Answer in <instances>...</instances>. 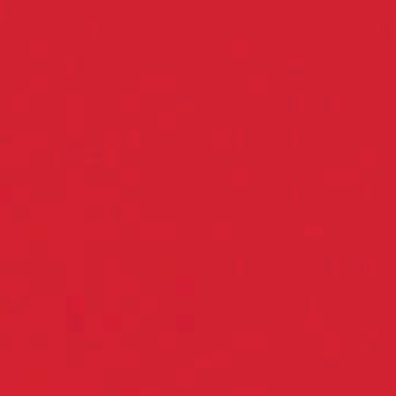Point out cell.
Wrapping results in <instances>:
<instances>
[{
	"label": "cell",
	"instance_id": "8fae6325",
	"mask_svg": "<svg viewBox=\"0 0 396 396\" xmlns=\"http://www.w3.org/2000/svg\"><path fill=\"white\" fill-rule=\"evenodd\" d=\"M289 110H299V112H303V110H305V98L303 96H291L289 98Z\"/></svg>",
	"mask_w": 396,
	"mask_h": 396
},
{
	"label": "cell",
	"instance_id": "6da1fadb",
	"mask_svg": "<svg viewBox=\"0 0 396 396\" xmlns=\"http://www.w3.org/2000/svg\"><path fill=\"white\" fill-rule=\"evenodd\" d=\"M357 340H359V350L361 352H375L380 345H378V331H361L359 335H357Z\"/></svg>",
	"mask_w": 396,
	"mask_h": 396
},
{
	"label": "cell",
	"instance_id": "7c38bea8",
	"mask_svg": "<svg viewBox=\"0 0 396 396\" xmlns=\"http://www.w3.org/2000/svg\"><path fill=\"white\" fill-rule=\"evenodd\" d=\"M287 70H289V72H299V75H303V72H305V63H303V61H289V65H287Z\"/></svg>",
	"mask_w": 396,
	"mask_h": 396
},
{
	"label": "cell",
	"instance_id": "8992f818",
	"mask_svg": "<svg viewBox=\"0 0 396 396\" xmlns=\"http://www.w3.org/2000/svg\"><path fill=\"white\" fill-rule=\"evenodd\" d=\"M324 275L326 277H338V275H343V264L338 261V259H326L324 261Z\"/></svg>",
	"mask_w": 396,
	"mask_h": 396
},
{
	"label": "cell",
	"instance_id": "52a82bcc",
	"mask_svg": "<svg viewBox=\"0 0 396 396\" xmlns=\"http://www.w3.org/2000/svg\"><path fill=\"white\" fill-rule=\"evenodd\" d=\"M305 305H308V312H322L324 310V299L322 296H308Z\"/></svg>",
	"mask_w": 396,
	"mask_h": 396
},
{
	"label": "cell",
	"instance_id": "3957f363",
	"mask_svg": "<svg viewBox=\"0 0 396 396\" xmlns=\"http://www.w3.org/2000/svg\"><path fill=\"white\" fill-rule=\"evenodd\" d=\"M359 275L361 277H375V275H378V261H375V259H361L359 261Z\"/></svg>",
	"mask_w": 396,
	"mask_h": 396
},
{
	"label": "cell",
	"instance_id": "ba28073f",
	"mask_svg": "<svg viewBox=\"0 0 396 396\" xmlns=\"http://www.w3.org/2000/svg\"><path fill=\"white\" fill-rule=\"evenodd\" d=\"M289 147H294V150H301V147H305V135L301 131H294V133H289Z\"/></svg>",
	"mask_w": 396,
	"mask_h": 396
},
{
	"label": "cell",
	"instance_id": "4fadbf2b",
	"mask_svg": "<svg viewBox=\"0 0 396 396\" xmlns=\"http://www.w3.org/2000/svg\"><path fill=\"white\" fill-rule=\"evenodd\" d=\"M326 368H340V359H326Z\"/></svg>",
	"mask_w": 396,
	"mask_h": 396
},
{
	"label": "cell",
	"instance_id": "30bf717a",
	"mask_svg": "<svg viewBox=\"0 0 396 396\" xmlns=\"http://www.w3.org/2000/svg\"><path fill=\"white\" fill-rule=\"evenodd\" d=\"M305 201V189L303 186H291L289 189V203H303Z\"/></svg>",
	"mask_w": 396,
	"mask_h": 396
},
{
	"label": "cell",
	"instance_id": "7a4b0ae2",
	"mask_svg": "<svg viewBox=\"0 0 396 396\" xmlns=\"http://www.w3.org/2000/svg\"><path fill=\"white\" fill-rule=\"evenodd\" d=\"M359 203L361 205H375L378 203V186L373 184L359 186Z\"/></svg>",
	"mask_w": 396,
	"mask_h": 396
},
{
	"label": "cell",
	"instance_id": "5b68a950",
	"mask_svg": "<svg viewBox=\"0 0 396 396\" xmlns=\"http://www.w3.org/2000/svg\"><path fill=\"white\" fill-rule=\"evenodd\" d=\"M324 110L326 112H340L343 110V98L338 96V93H331V96H324Z\"/></svg>",
	"mask_w": 396,
	"mask_h": 396
},
{
	"label": "cell",
	"instance_id": "5bb4252c",
	"mask_svg": "<svg viewBox=\"0 0 396 396\" xmlns=\"http://www.w3.org/2000/svg\"><path fill=\"white\" fill-rule=\"evenodd\" d=\"M305 233H308V236H322L324 229H305Z\"/></svg>",
	"mask_w": 396,
	"mask_h": 396
},
{
	"label": "cell",
	"instance_id": "9c48e42d",
	"mask_svg": "<svg viewBox=\"0 0 396 396\" xmlns=\"http://www.w3.org/2000/svg\"><path fill=\"white\" fill-rule=\"evenodd\" d=\"M359 163H361V166L375 168V166H378V154H375V152H368V154H366V152H361V154H359Z\"/></svg>",
	"mask_w": 396,
	"mask_h": 396
},
{
	"label": "cell",
	"instance_id": "277c9868",
	"mask_svg": "<svg viewBox=\"0 0 396 396\" xmlns=\"http://www.w3.org/2000/svg\"><path fill=\"white\" fill-rule=\"evenodd\" d=\"M378 37H382V40H394L396 37V24L394 21H380L378 24Z\"/></svg>",
	"mask_w": 396,
	"mask_h": 396
}]
</instances>
